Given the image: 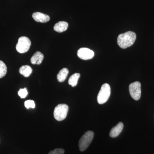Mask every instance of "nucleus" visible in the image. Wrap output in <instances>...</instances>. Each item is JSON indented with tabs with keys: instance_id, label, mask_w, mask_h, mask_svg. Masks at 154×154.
<instances>
[{
	"instance_id": "nucleus-1",
	"label": "nucleus",
	"mask_w": 154,
	"mask_h": 154,
	"mask_svg": "<svg viewBox=\"0 0 154 154\" xmlns=\"http://www.w3.org/2000/svg\"><path fill=\"white\" fill-rule=\"evenodd\" d=\"M136 39V34L132 31H128L119 35L117 43L121 48H126L134 43Z\"/></svg>"
},
{
	"instance_id": "nucleus-2",
	"label": "nucleus",
	"mask_w": 154,
	"mask_h": 154,
	"mask_svg": "<svg viewBox=\"0 0 154 154\" xmlns=\"http://www.w3.org/2000/svg\"><path fill=\"white\" fill-rule=\"evenodd\" d=\"M94 135L93 131H88L81 138L79 141V146L81 152L84 151L88 149L93 140Z\"/></svg>"
},
{
	"instance_id": "nucleus-3",
	"label": "nucleus",
	"mask_w": 154,
	"mask_h": 154,
	"mask_svg": "<svg viewBox=\"0 0 154 154\" xmlns=\"http://www.w3.org/2000/svg\"><path fill=\"white\" fill-rule=\"evenodd\" d=\"M110 95V87L107 83L103 84L97 96V101L100 105L107 102Z\"/></svg>"
},
{
	"instance_id": "nucleus-4",
	"label": "nucleus",
	"mask_w": 154,
	"mask_h": 154,
	"mask_svg": "<svg viewBox=\"0 0 154 154\" xmlns=\"http://www.w3.org/2000/svg\"><path fill=\"white\" fill-rule=\"evenodd\" d=\"M68 110L69 107L66 104L57 105L54 111V118L57 121H62L66 118Z\"/></svg>"
},
{
	"instance_id": "nucleus-5",
	"label": "nucleus",
	"mask_w": 154,
	"mask_h": 154,
	"mask_svg": "<svg viewBox=\"0 0 154 154\" xmlns=\"http://www.w3.org/2000/svg\"><path fill=\"white\" fill-rule=\"evenodd\" d=\"M30 45L31 42L30 39L26 36H22L19 38L16 45V49L20 53H25L30 49Z\"/></svg>"
},
{
	"instance_id": "nucleus-6",
	"label": "nucleus",
	"mask_w": 154,
	"mask_h": 154,
	"mask_svg": "<svg viewBox=\"0 0 154 154\" xmlns=\"http://www.w3.org/2000/svg\"><path fill=\"white\" fill-rule=\"evenodd\" d=\"M129 91L130 94L133 99L136 101L139 100L141 94L140 83L135 82L131 84L129 86Z\"/></svg>"
},
{
	"instance_id": "nucleus-7",
	"label": "nucleus",
	"mask_w": 154,
	"mask_h": 154,
	"mask_svg": "<svg viewBox=\"0 0 154 154\" xmlns=\"http://www.w3.org/2000/svg\"><path fill=\"white\" fill-rule=\"evenodd\" d=\"M77 54L78 57L81 59L88 60L91 59L94 57V52L93 51L91 50L89 48H82L78 50Z\"/></svg>"
},
{
	"instance_id": "nucleus-8",
	"label": "nucleus",
	"mask_w": 154,
	"mask_h": 154,
	"mask_svg": "<svg viewBox=\"0 0 154 154\" xmlns=\"http://www.w3.org/2000/svg\"><path fill=\"white\" fill-rule=\"evenodd\" d=\"M32 17L35 21L41 23H46L50 20L49 16L39 12H35L33 13L32 15Z\"/></svg>"
},
{
	"instance_id": "nucleus-9",
	"label": "nucleus",
	"mask_w": 154,
	"mask_h": 154,
	"mask_svg": "<svg viewBox=\"0 0 154 154\" xmlns=\"http://www.w3.org/2000/svg\"><path fill=\"white\" fill-rule=\"evenodd\" d=\"M123 127L124 125L123 123L120 122L116 126L113 127L110 130V137L114 138L118 136L123 130Z\"/></svg>"
},
{
	"instance_id": "nucleus-10",
	"label": "nucleus",
	"mask_w": 154,
	"mask_h": 154,
	"mask_svg": "<svg viewBox=\"0 0 154 154\" xmlns=\"http://www.w3.org/2000/svg\"><path fill=\"white\" fill-rule=\"evenodd\" d=\"M44 59V55L41 52L36 51L31 58L30 62L33 64H40Z\"/></svg>"
},
{
	"instance_id": "nucleus-11",
	"label": "nucleus",
	"mask_w": 154,
	"mask_h": 154,
	"mask_svg": "<svg viewBox=\"0 0 154 154\" xmlns=\"http://www.w3.org/2000/svg\"><path fill=\"white\" fill-rule=\"evenodd\" d=\"M68 27V24L67 22L61 21V22H57L54 25V29L56 32L62 33L64 31H65L67 29Z\"/></svg>"
},
{
	"instance_id": "nucleus-12",
	"label": "nucleus",
	"mask_w": 154,
	"mask_h": 154,
	"mask_svg": "<svg viewBox=\"0 0 154 154\" xmlns=\"http://www.w3.org/2000/svg\"><path fill=\"white\" fill-rule=\"evenodd\" d=\"M69 74V70L67 69L64 68L62 69L57 75V79L60 82H62L66 79Z\"/></svg>"
},
{
	"instance_id": "nucleus-13",
	"label": "nucleus",
	"mask_w": 154,
	"mask_h": 154,
	"mask_svg": "<svg viewBox=\"0 0 154 154\" xmlns=\"http://www.w3.org/2000/svg\"><path fill=\"white\" fill-rule=\"evenodd\" d=\"M19 73L25 77H28L30 75L32 72L31 67L28 65L23 66L20 67L19 70Z\"/></svg>"
},
{
	"instance_id": "nucleus-14",
	"label": "nucleus",
	"mask_w": 154,
	"mask_h": 154,
	"mask_svg": "<svg viewBox=\"0 0 154 154\" xmlns=\"http://www.w3.org/2000/svg\"><path fill=\"white\" fill-rule=\"evenodd\" d=\"M80 77V74L78 73H76L72 75L69 79L68 81L69 85L73 87H75L78 84V80L79 79Z\"/></svg>"
},
{
	"instance_id": "nucleus-15",
	"label": "nucleus",
	"mask_w": 154,
	"mask_h": 154,
	"mask_svg": "<svg viewBox=\"0 0 154 154\" xmlns=\"http://www.w3.org/2000/svg\"><path fill=\"white\" fill-rule=\"evenodd\" d=\"M7 72V67L2 61L0 60V79L5 75Z\"/></svg>"
},
{
	"instance_id": "nucleus-16",
	"label": "nucleus",
	"mask_w": 154,
	"mask_h": 154,
	"mask_svg": "<svg viewBox=\"0 0 154 154\" xmlns=\"http://www.w3.org/2000/svg\"><path fill=\"white\" fill-rule=\"evenodd\" d=\"M28 94V91L27 88H25L23 89H20L18 91V95L22 99H24Z\"/></svg>"
},
{
	"instance_id": "nucleus-17",
	"label": "nucleus",
	"mask_w": 154,
	"mask_h": 154,
	"mask_svg": "<svg viewBox=\"0 0 154 154\" xmlns=\"http://www.w3.org/2000/svg\"><path fill=\"white\" fill-rule=\"evenodd\" d=\"M25 106L27 109L34 108L35 107V102L33 100H28L25 102Z\"/></svg>"
},
{
	"instance_id": "nucleus-18",
	"label": "nucleus",
	"mask_w": 154,
	"mask_h": 154,
	"mask_svg": "<svg viewBox=\"0 0 154 154\" xmlns=\"http://www.w3.org/2000/svg\"><path fill=\"white\" fill-rule=\"evenodd\" d=\"M64 150L63 149H56L54 150L51 151L48 154H64Z\"/></svg>"
}]
</instances>
